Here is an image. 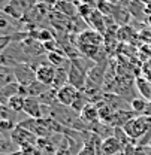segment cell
Returning a JSON list of instances; mask_svg holds the SVG:
<instances>
[{
  "instance_id": "cell-16",
  "label": "cell",
  "mask_w": 151,
  "mask_h": 155,
  "mask_svg": "<svg viewBox=\"0 0 151 155\" xmlns=\"http://www.w3.org/2000/svg\"><path fill=\"white\" fill-rule=\"evenodd\" d=\"M12 82H17L14 67L2 66V67H0V85H2V87H5V85L12 84Z\"/></svg>"
},
{
  "instance_id": "cell-2",
  "label": "cell",
  "mask_w": 151,
  "mask_h": 155,
  "mask_svg": "<svg viewBox=\"0 0 151 155\" xmlns=\"http://www.w3.org/2000/svg\"><path fill=\"white\" fill-rule=\"evenodd\" d=\"M38 3H39L38 0H9V2L3 6L2 12H3L5 15H8V17H12V18L22 21V18H24Z\"/></svg>"
},
{
  "instance_id": "cell-6",
  "label": "cell",
  "mask_w": 151,
  "mask_h": 155,
  "mask_svg": "<svg viewBox=\"0 0 151 155\" xmlns=\"http://www.w3.org/2000/svg\"><path fill=\"white\" fill-rule=\"evenodd\" d=\"M79 94V90H76L72 85H66L60 90H57V101L63 106L72 107V104L75 103L76 97Z\"/></svg>"
},
{
  "instance_id": "cell-11",
  "label": "cell",
  "mask_w": 151,
  "mask_h": 155,
  "mask_svg": "<svg viewBox=\"0 0 151 155\" xmlns=\"http://www.w3.org/2000/svg\"><path fill=\"white\" fill-rule=\"evenodd\" d=\"M81 116V119L90 127V125H93L96 122H99L100 119H99V107H97V104L96 103H88L84 109H82V112L79 114Z\"/></svg>"
},
{
  "instance_id": "cell-24",
  "label": "cell",
  "mask_w": 151,
  "mask_h": 155,
  "mask_svg": "<svg viewBox=\"0 0 151 155\" xmlns=\"http://www.w3.org/2000/svg\"><path fill=\"white\" fill-rule=\"evenodd\" d=\"M2 2H3V6H5V5H6V2H9V0H2Z\"/></svg>"
},
{
  "instance_id": "cell-5",
  "label": "cell",
  "mask_w": 151,
  "mask_h": 155,
  "mask_svg": "<svg viewBox=\"0 0 151 155\" xmlns=\"http://www.w3.org/2000/svg\"><path fill=\"white\" fill-rule=\"evenodd\" d=\"M103 43H105V38L100 33L91 30V28L82 30L75 40L76 46H81V45H87V46H103Z\"/></svg>"
},
{
  "instance_id": "cell-13",
  "label": "cell",
  "mask_w": 151,
  "mask_h": 155,
  "mask_svg": "<svg viewBox=\"0 0 151 155\" xmlns=\"http://www.w3.org/2000/svg\"><path fill=\"white\" fill-rule=\"evenodd\" d=\"M130 15L136 19H144L145 18V12H147V5L142 0H132L130 5L127 6ZM148 14V12H147Z\"/></svg>"
},
{
  "instance_id": "cell-22",
  "label": "cell",
  "mask_w": 151,
  "mask_h": 155,
  "mask_svg": "<svg viewBox=\"0 0 151 155\" xmlns=\"http://www.w3.org/2000/svg\"><path fill=\"white\" fill-rule=\"evenodd\" d=\"M22 155H43L40 152L38 146H33V148H27V149H22Z\"/></svg>"
},
{
  "instance_id": "cell-21",
  "label": "cell",
  "mask_w": 151,
  "mask_h": 155,
  "mask_svg": "<svg viewBox=\"0 0 151 155\" xmlns=\"http://www.w3.org/2000/svg\"><path fill=\"white\" fill-rule=\"evenodd\" d=\"M76 155H97L94 148H91V146H87V145H84V148L78 152Z\"/></svg>"
},
{
  "instance_id": "cell-7",
  "label": "cell",
  "mask_w": 151,
  "mask_h": 155,
  "mask_svg": "<svg viewBox=\"0 0 151 155\" xmlns=\"http://www.w3.org/2000/svg\"><path fill=\"white\" fill-rule=\"evenodd\" d=\"M22 114L27 116V118L40 119V118L43 116V110H42V104H40L39 98H35V97H26Z\"/></svg>"
},
{
  "instance_id": "cell-14",
  "label": "cell",
  "mask_w": 151,
  "mask_h": 155,
  "mask_svg": "<svg viewBox=\"0 0 151 155\" xmlns=\"http://www.w3.org/2000/svg\"><path fill=\"white\" fill-rule=\"evenodd\" d=\"M135 82H136V91H138V94L142 97V98L151 101V82L150 81L145 79V78H136Z\"/></svg>"
},
{
  "instance_id": "cell-25",
  "label": "cell",
  "mask_w": 151,
  "mask_h": 155,
  "mask_svg": "<svg viewBox=\"0 0 151 155\" xmlns=\"http://www.w3.org/2000/svg\"><path fill=\"white\" fill-rule=\"evenodd\" d=\"M150 148H151V145H150Z\"/></svg>"
},
{
  "instance_id": "cell-20",
  "label": "cell",
  "mask_w": 151,
  "mask_h": 155,
  "mask_svg": "<svg viewBox=\"0 0 151 155\" xmlns=\"http://www.w3.org/2000/svg\"><path fill=\"white\" fill-rule=\"evenodd\" d=\"M138 145H139V146H144V148H145V146H150L151 145V128L148 130V133L138 142Z\"/></svg>"
},
{
  "instance_id": "cell-12",
  "label": "cell",
  "mask_w": 151,
  "mask_h": 155,
  "mask_svg": "<svg viewBox=\"0 0 151 155\" xmlns=\"http://www.w3.org/2000/svg\"><path fill=\"white\" fill-rule=\"evenodd\" d=\"M66 85H69V69L57 67L56 76H54L51 88L57 91V90H60V88H63V87H66Z\"/></svg>"
},
{
  "instance_id": "cell-15",
  "label": "cell",
  "mask_w": 151,
  "mask_h": 155,
  "mask_svg": "<svg viewBox=\"0 0 151 155\" xmlns=\"http://www.w3.org/2000/svg\"><path fill=\"white\" fill-rule=\"evenodd\" d=\"M50 88H51V87H48V85H45V84H42V82H39V81H35L32 85H29V87L26 88V96L39 98L42 94H45Z\"/></svg>"
},
{
  "instance_id": "cell-3",
  "label": "cell",
  "mask_w": 151,
  "mask_h": 155,
  "mask_svg": "<svg viewBox=\"0 0 151 155\" xmlns=\"http://www.w3.org/2000/svg\"><path fill=\"white\" fill-rule=\"evenodd\" d=\"M9 136H11L12 142L17 145V148H18L19 151L27 149V148L38 146V142H39L38 136L35 134V133H32V131H29V130H26V128H22V127H19V125H17L15 130Z\"/></svg>"
},
{
  "instance_id": "cell-17",
  "label": "cell",
  "mask_w": 151,
  "mask_h": 155,
  "mask_svg": "<svg viewBox=\"0 0 151 155\" xmlns=\"http://www.w3.org/2000/svg\"><path fill=\"white\" fill-rule=\"evenodd\" d=\"M24 101H26V96L19 94V96L11 97V98L8 100L6 106H8L11 110H14V112H17V114H21L22 109H24Z\"/></svg>"
},
{
  "instance_id": "cell-23",
  "label": "cell",
  "mask_w": 151,
  "mask_h": 155,
  "mask_svg": "<svg viewBox=\"0 0 151 155\" xmlns=\"http://www.w3.org/2000/svg\"><path fill=\"white\" fill-rule=\"evenodd\" d=\"M111 2H112V3H117V5H121V6H126V8H127V6L130 5V2H132V0H111Z\"/></svg>"
},
{
  "instance_id": "cell-8",
  "label": "cell",
  "mask_w": 151,
  "mask_h": 155,
  "mask_svg": "<svg viewBox=\"0 0 151 155\" xmlns=\"http://www.w3.org/2000/svg\"><path fill=\"white\" fill-rule=\"evenodd\" d=\"M56 70L57 67H54L50 61L42 64V66H39L36 69V81L48 85V87H51L53 81H54V76H56Z\"/></svg>"
},
{
  "instance_id": "cell-4",
  "label": "cell",
  "mask_w": 151,
  "mask_h": 155,
  "mask_svg": "<svg viewBox=\"0 0 151 155\" xmlns=\"http://www.w3.org/2000/svg\"><path fill=\"white\" fill-rule=\"evenodd\" d=\"M15 72V78L21 87L27 88L29 85H32L36 81V70L29 64V63H19L14 67Z\"/></svg>"
},
{
  "instance_id": "cell-18",
  "label": "cell",
  "mask_w": 151,
  "mask_h": 155,
  "mask_svg": "<svg viewBox=\"0 0 151 155\" xmlns=\"http://www.w3.org/2000/svg\"><path fill=\"white\" fill-rule=\"evenodd\" d=\"M148 103H150L148 100H145V98H142V97H138V98H135V100L130 101V106H132V110L135 112V114L142 115V114L145 112Z\"/></svg>"
},
{
  "instance_id": "cell-9",
  "label": "cell",
  "mask_w": 151,
  "mask_h": 155,
  "mask_svg": "<svg viewBox=\"0 0 151 155\" xmlns=\"http://www.w3.org/2000/svg\"><path fill=\"white\" fill-rule=\"evenodd\" d=\"M111 3H112V2H111ZM109 17L114 19V22H115L117 25L123 27V25H127V22H129V19H130L132 15H130V12H129V9H127L126 6L112 3V6H111V15H109Z\"/></svg>"
},
{
  "instance_id": "cell-10",
  "label": "cell",
  "mask_w": 151,
  "mask_h": 155,
  "mask_svg": "<svg viewBox=\"0 0 151 155\" xmlns=\"http://www.w3.org/2000/svg\"><path fill=\"white\" fill-rule=\"evenodd\" d=\"M123 152H124V146L120 143V140L115 136L103 139V142H102V155H123Z\"/></svg>"
},
{
  "instance_id": "cell-1",
  "label": "cell",
  "mask_w": 151,
  "mask_h": 155,
  "mask_svg": "<svg viewBox=\"0 0 151 155\" xmlns=\"http://www.w3.org/2000/svg\"><path fill=\"white\" fill-rule=\"evenodd\" d=\"M123 128H124V131L127 133V136L138 145V142L147 134L148 130L151 128V116H145V115L135 116Z\"/></svg>"
},
{
  "instance_id": "cell-19",
  "label": "cell",
  "mask_w": 151,
  "mask_h": 155,
  "mask_svg": "<svg viewBox=\"0 0 151 155\" xmlns=\"http://www.w3.org/2000/svg\"><path fill=\"white\" fill-rule=\"evenodd\" d=\"M56 155H74L72 151H70V148H69V142H67V137H66V136L63 137V140H61V143H60V148H58V151H57Z\"/></svg>"
}]
</instances>
